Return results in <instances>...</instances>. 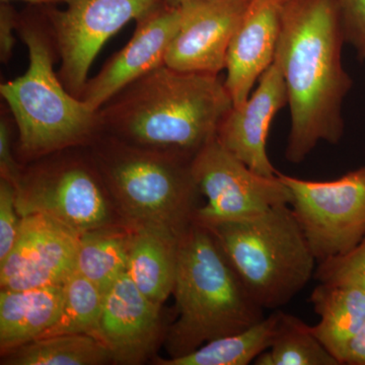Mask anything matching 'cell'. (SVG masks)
Segmentation results:
<instances>
[{"label": "cell", "mask_w": 365, "mask_h": 365, "mask_svg": "<svg viewBox=\"0 0 365 365\" xmlns=\"http://www.w3.org/2000/svg\"><path fill=\"white\" fill-rule=\"evenodd\" d=\"M344 43L336 0H287L274 60L292 119L288 162H304L319 143L337 144L344 134L342 105L353 86L342 64Z\"/></svg>", "instance_id": "1"}, {"label": "cell", "mask_w": 365, "mask_h": 365, "mask_svg": "<svg viewBox=\"0 0 365 365\" xmlns=\"http://www.w3.org/2000/svg\"><path fill=\"white\" fill-rule=\"evenodd\" d=\"M232 106L220 76L165 64L125 86L98 110V116L107 135L193 158L217 137Z\"/></svg>", "instance_id": "2"}, {"label": "cell", "mask_w": 365, "mask_h": 365, "mask_svg": "<svg viewBox=\"0 0 365 365\" xmlns=\"http://www.w3.org/2000/svg\"><path fill=\"white\" fill-rule=\"evenodd\" d=\"M29 51L28 69L0 86V95L13 115L19 150L26 160L90 145L102 134L98 111L72 96L54 71L57 51L42 16L19 14L18 32Z\"/></svg>", "instance_id": "3"}, {"label": "cell", "mask_w": 365, "mask_h": 365, "mask_svg": "<svg viewBox=\"0 0 365 365\" xmlns=\"http://www.w3.org/2000/svg\"><path fill=\"white\" fill-rule=\"evenodd\" d=\"M173 294L178 318L170 330L172 357L265 318L210 230L195 222L180 237Z\"/></svg>", "instance_id": "4"}, {"label": "cell", "mask_w": 365, "mask_h": 365, "mask_svg": "<svg viewBox=\"0 0 365 365\" xmlns=\"http://www.w3.org/2000/svg\"><path fill=\"white\" fill-rule=\"evenodd\" d=\"M93 163L133 227L181 237L194 222L199 192L192 157L124 143L103 133L93 141Z\"/></svg>", "instance_id": "5"}, {"label": "cell", "mask_w": 365, "mask_h": 365, "mask_svg": "<svg viewBox=\"0 0 365 365\" xmlns=\"http://www.w3.org/2000/svg\"><path fill=\"white\" fill-rule=\"evenodd\" d=\"M205 227L263 309L287 306L314 277L318 261L290 205Z\"/></svg>", "instance_id": "6"}, {"label": "cell", "mask_w": 365, "mask_h": 365, "mask_svg": "<svg viewBox=\"0 0 365 365\" xmlns=\"http://www.w3.org/2000/svg\"><path fill=\"white\" fill-rule=\"evenodd\" d=\"M318 263L351 251L365 237V165L333 181L277 172Z\"/></svg>", "instance_id": "7"}, {"label": "cell", "mask_w": 365, "mask_h": 365, "mask_svg": "<svg viewBox=\"0 0 365 365\" xmlns=\"http://www.w3.org/2000/svg\"><path fill=\"white\" fill-rule=\"evenodd\" d=\"M104 180L96 167L79 160L44 163L23 173L16 185L21 217L43 215L81 235L111 225Z\"/></svg>", "instance_id": "8"}, {"label": "cell", "mask_w": 365, "mask_h": 365, "mask_svg": "<svg viewBox=\"0 0 365 365\" xmlns=\"http://www.w3.org/2000/svg\"><path fill=\"white\" fill-rule=\"evenodd\" d=\"M165 0H68L62 11L44 9L61 59L58 76L66 90L83 97L88 71L103 46L130 21H138Z\"/></svg>", "instance_id": "9"}, {"label": "cell", "mask_w": 365, "mask_h": 365, "mask_svg": "<svg viewBox=\"0 0 365 365\" xmlns=\"http://www.w3.org/2000/svg\"><path fill=\"white\" fill-rule=\"evenodd\" d=\"M191 169L199 192L207 200L194 215V222L204 227L252 217L292 202V192L277 175L265 177L254 172L217 137L194 155Z\"/></svg>", "instance_id": "10"}, {"label": "cell", "mask_w": 365, "mask_h": 365, "mask_svg": "<svg viewBox=\"0 0 365 365\" xmlns=\"http://www.w3.org/2000/svg\"><path fill=\"white\" fill-rule=\"evenodd\" d=\"M79 235L46 216L21 217L18 237L0 263L1 289L62 285L76 271Z\"/></svg>", "instance_id": "11"}, {"label": "cell", "mask_w": 365, "mask_h": 365, "mask_svg": "<svg viewBox=\"0 0 365 365\" xmlns=\"http://www.w3.org/2000/svg\"><path fill=\"white\" fill-rule=\"evenodd\" d=\"M252 0H184L182 20L165 64L184 72L218 76L228 47Z\"/></svg>", "instance_id": "12"}, {"label": "cell", "mask_w": 365, "mask_h": 365, "mask_svg": "<svg viewBox=\"0 0 365 365\" xmlns=\"http://www.w3.org/2000/svg\"><path fill=\"white\" fill-rule=\"evenodd\" d=\"M181 20L180 6L163 4L136 21L130 41L106 62L95 78H88L81 100L98 111L125 86L165 66V55Z\"/></svg>", "instance_id": "13"}, {"label": "cell", "mask_w": 365, "mask_h": 365, "mask_svg": "<svg viewBox=\"0 0 365 365\" xmlns=\"http://www.w3.org/2000/svg\"><path fill=\"white\" fill-rule=\"evenodd\" d=\"M288 104L287 85L277 62L262 74L258 88L223 118L217 139L228 151L262 176L276 177L267 153L269 129L276 114Z\"/></svg>", "instance_id": "14"}, {"label": "cell", "mask_w": 365, "mask_h": 365, "mask_svg": "<svg viewBox=\"0 0 365 365\" xmlns=\"http://www.w3.org/2000/svg\"><path fill=\"white\" fill-rule=\"evenodd\" d=\"M160 307L125 273L105 292L97 337L118 364H141L158 339Z\"/></svg>", "instance_id": "15"}, {"label": "cell", "mask_w": 365, "mask_h": 365, "mask_svg": "<svg viewBox=\"0 0 365 365\" xmlns=\"http://www.w3.org/2000/svg\"><path fill=\"white\" fill-rule=\"evenodd\" d=\"M287 0H252L227 55L225 85L234 106L251 96L255 83L275 59L283 9Z\"/></svg>", "instance_id": "16"}, {"label": "cell", "mask_w": 365, "mask_h": 365, "mask_svg": "<svg viewBox=\"0 0 365 365\" xmlns=\"http://www.w3.org/2000/svg\"><path fill=\"white\" fill-rule=\"evenodd\" d=\"M180 237L160 228L133 227L131 230L127 274L160 307L174 290Z\"/></svg>", "instance_id": "17"}, {"label": "cell", "mask_w": 365, "mask_h": 365, "mask_svg": "<svg viewBox=\"0 0 365 365\" xmlns=\"http://www.w3.org/2000/svg\"><path fill=\"white\" fill-rule=\"evenodd\" d=\"M63 299V284L29 289H1V352L39 339L58 319Z\"/></svg>", "instance_id": "18"}, {"label": "cell", "mask_w": 365, "mask_h": 365, "mask_svg": "<svg viewBox=\"0 0 365 365\" xmlns=\"http://www.w3.org/2000/svg\"><path fill=\"white\" fill-rule=\"evenodd\" d=\"M309 302L319 318L312 326L314 333L340 364L346 346L364 324L365 290L351 283L319 282Z\"/></svg>", "instance_id": "19"}, {"label": "cell", "mask_w": 365, "mask_h": 365, "mask_svg": "<svg viewBox=\"0 0 365 365\" xmlns=\"http://www.w3.org/2000/svg\"><path fill=\"white\" fill-rule=\"evenodd\" d=\"M2 355L4 365H101L114 361L104 342L88 334L40 338Z\"/></svg>", "instance_id": "20"}, {"label": "cell", "mask_w": 365, "mask_h": 365, "mask_svg": "<svg viewBox=\"0 0 365 365\" xmlns=\"http://www.w3.org/2000/svg\"><path fill=\"white\" fill-rule=\"evenodd\" d=\"M279 311L241 332L208 341L181 356L160 359L162 365H248L272 344Z\"/></svg>", "instance_id": "21"}, {"label": "cell", "mask_w": 365, "mask_h": 365, "mask_svg": "<svg viewBox=\"0 0 365 365\" xmlns=\"http://www.w3.org/2000/svg\"><path fill=\"white\" fill-rule=\"evenodd\" d=\"M131 230L111 225L79 235L76 271L103 292L127 273Z\"/></svg>", "instance_id": "22"}, {"label": "cell", "mask_w": 365, "mask_h": 365, "mask_svg": "<svg viewBox=\"0 0 365 365\" xmlns=\"http://www.w3.org/2000/svg\"><path fill=\"white\" fill-rule=\"evenodd\" d=\"M256 365H340L319 340L312 326L294 314L280 312L270 348L254 361Z\"/></svg>", "instance_id": "23"}, {"label": "cell", "mask_w": 365, "mask_h": 365, "mask_svg": "<svg viewBox=\"0 0 365 365\" xmlns=\"http://www.w3.org/2000/svg\"><path fill=\"white\" fill-rule=\"evenodd\" d=\"M63 288V304L58 319L40 338L64 334H88L97 337L104 292L76 271L64 282Z\"/></svg>", "instance_id": "24"}, {"label": "cell", "mask_w": 365, "mask_h": 365, "mask_svg": "<svg viewBox=\"0 0 365 365\" xmlns=\"http://www.w3.org/2000/svg\"><path fill=\"white\" fill-rule=\"evenodd\" d=\"M314 278L319 282L351 283L365 290V237L351 251L319 262Z\"/></svg>", "instance_id": "25"}, {"label": "cell", "mask_w": 365, "mask_h": 365, "mask_svg": "<svg viewBox=\"0 0 365 365\" xmlns=\"http://www.w3.org/2000/svg\"><path fill=\"white\" fill-rule=\"evenodd\" d=\"M16 188L4 178L0 180V263L13 250L18 237L21 216L16 206Z\"/></svg>", "instance_id": "26"}, {"label": "cell", "mask_w": 365, "mask_h": 365, "mask_svg": "<svg viewBox=\"0 0 365 365\" xmlns=\"http://www.w3.org/2000/svg\"><path fill=\"white\" fill-rule=\"evenodd\" d=\"M346 43L365 62V0H336Z\"/></svg>", "instance_id": "27"}, {"label": "cell", "mask_w": 365, "mask_h": 365, "mask_svg": "<svg viewBox=\"0 0 365 365\" xmlns=\"http://www.w3.org/2000/svg\"><path fill=\"white\" fill-rule=\"evenodd\" d=\"M19 13L11 1L0 2V59L7 63L13 57L18 32Z\"/></svg>", "instance_id": "28"}, {"label": "cell", "mask_w": 365, "mask_h": 365, "mask_svg": "<svg viewBox=\"0 0 365 365\" xmlns=\"http://www.w3.org/2000/svg\"><path fill=\"white\" fill-rule=\"evenodd\" d=\"M11 135L9 120L2 115L0 120V175L16 186L23 176V172L14 157Z\"/></svg>", "instance_id": "29"}, {"label": "cell", "mask_w": 365, "mask_h": 365, "mask_svg": "<svg viewBox=\"0 0 365 365\" xmlns=\"http://www.w3.org/2000/svg\"><path fill=\"white\" fill-rule=\"evenodd\" d=\"M341 365H365V322L340 357Z\"/></svg>", "instance_id": "30"}, {"label": "cell", "mask_w": 365, "mask_h": 365, "mask_svg": "<svg viewBox=\"0 0 365 365\" xmlns=\"http://www.w3.org/2000/svg\"><path fill=\"white\" fill-rule=\"evenodd\" d=\"M0 1H14V0H0ZM21 1L30 2L33 4H58V2H63L66 4L68 0H21Z\"/></svg>", "instance_id": "31"}, {"label": "cell", "mask_w": 365, "mask_h": 365, "mask_svg": "<svg viewBox=\"0 0 365 365\" xmlns=\"http://www.w3.org/2000/svg\"><path fill=\"white\" fill-rule=\"evenodd\" d=\"M184 0H165V4L170 6H179Z\"/></svg>", "instance_id": "32"}]
</instances>
